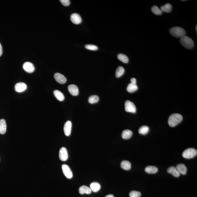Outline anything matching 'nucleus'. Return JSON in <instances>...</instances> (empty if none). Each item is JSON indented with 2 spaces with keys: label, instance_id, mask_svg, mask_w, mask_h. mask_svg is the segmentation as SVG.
<instances>
[{
  "label": "nucleus",
  "instance_id": "1",
  "mask_svg": "<svg viewBox=\"0 0 197 197\" xmlns=\"http://www.w3.org/2000/svg\"><path fill=\"white\" fill-rule=\"evenodd\" d=\"M182 115L178 114H174L169 117L168 122L170 126L174 127L182 122Z\"/></svg>",
  "mask_w": 197,
  "mask_h": 197
},
{
  "label": "nucleus",
  "instance_id": "2",
  "mask_svg": "<svg viewBox=\"0 0 197 197\" xmlns=\"http://www.w3.org/2000/svg\"><path fill=\"white\" fill-rule=\"evenodd\" d=\"M170 34L176 38H181L186 35V32L184 29L180 27L172 28L170 30Z\"/></svg>",
  "mask_w": 197,
  "mask_h": 197
},
{
  "label": "nucleus",
  "instance_id": "3",
  "mask_svg": "<svg viewBox=\"0 0 197 197\" xmlns=\"http://www.w3.org/2000/svg\"><path fill=\"white\" fill-rule=\"evenodd\" d=\"M180 42L182 46L187 49H192L194 46L192 39L186 35L180 38Z\"/></svg>",
  "mask_w": 197,
  "mask_h": 197
},
{
  "label": "nucleus",
  "instance_id": "4",
  "mask_svg": "<svg viewBox=\"0 0 197 197\" xmlns=\"http://www.w3.org/2000/svg\"><path fill=\"white\" fill-rule=\"evenodd\" d=\"M197 154V151L196 149L190 148L184 150L182 153V156L185 158L190 159L195 157Z\"/></svg>",
  "mask_w": 197,
  "mask_h": 197
},
{
  "label": "nucleus",
  "instance_id": "5",
  "mask_svg": "<svg viewBox=\"0 0 197 197\" xmlns=\"http://www.w3.org/2000/svg\"><path fill=\"white\" fill-rule=\"evenodd\" d=\"M125 109L126 112L134 113L136 112V108L134 104L130 100H126L125 103Z\"/></svg>",
  "mask_w": 197,
  "mask_h": 197
},
{
  "label": "nucleus",
  "instance_id": "6",
  "mask_svg": "<svg viewBox=\"0 0 197 197\" xmlns=\"http://www.w3.org/2000/svg\"><path fill=\"white\" fill-rule=\"evenodd\" d=\"M63 174L67 178L71 179L73 177V174L71 169L68 165L63 164L62 166Z\"/></svg>",
  "mask_w": 197,
  "mask_h": 197
},
{
  "label": "nucleus",
  "instance_id": "7",
  "mask_svg": "<svg viewBox=\"0 0 197 197\" xmlns=\"http://www.w3.org/2000/svg\"><path fill=\"white\" fill-rule=\"evenodd\" d=\"M59 159L62 161L67 160L68 158V152L66 148L62 147L59 151Z\"/></svg>",
  "mask_w": 197,
  "mask_h": 197
},
{
  "label": "nucleus",
  "instance_id": "8",
  "mask_svg": "<svg viewBox=\"0 0 197 197\" xmlns=\"http://www.w3.org/2000/svg\"><path fill=\"white\" fill-rule=\"evenodd\" d=\"M23 68L25 71L29 73L33 72L35 70L33 64L29 62H26L24 63Z\"/></svg>",
  "mask_w": 197,
  "mask_h": 197
},
{
  "label": "nucleus",
  "instance_id": "9",
  "mask_svg": "<svg viewBox=\"0 0 197 197\" xmlns=\"http://www.w3.org/2000/svg\"><path fill=\"white\" fill-rule=\"evenodd\" d=\"M72 127V124L71 121H68L66 122L64 127V131L65 136H69L71 135Z\"/></svg>",
  "mask_w": 197,
  "mask_h": 197
},
{
  "label": "nucleus",
  "instance_id": "10",
  "mask_svg": "<svg viewBox=\"0 0 197 197\" xmlns=\"http://www.w3.org/2000/svg\"><path fill=\"white\" fill-rule=\"evenodd\" d=\"M54 78L58 83L61 84H64L67 81V79L64 75L59 73H57L54 75Z\"/></svg>",
  "mask_w": 197,
  "mask_h": 197
},
{
  "label": "nucleus",
  "instance_id": "11",
  "mask_svg": "<svg viewBox=\"0 0 197 197\" xmlns=\"http://www.w3.org/2000/svg\"><path fill=\"white\" fill-rule=\"evenodd\" d=\"M27 85L26 84L23 82L17 83L15 84L14 88L16 92H22L26 90L27 89Z\"/></svg>",
  "mask_w": 197,
  "mask_h": 197
},
{
  "label": "nucleus",
  "instance_id": "12",
  "mask_svg": "<svg viewBox=\"0 0 197 197\" xmlns=\"http://www.w3.org/2000/svg\"><path fill=\"white\" fill-rule=\"evenodd\" d=\"M68 90L69 93L73 96H76L79 94L78 88L75 84H71L69 85Z\"/></svg>",
  "mask_w": 197,
  "mask_h": 197
},
{
  "label": "nucleus",
  "instance_id": "13",
  "mask_svg": "<svg viewBox=\"0 0 197 197\" xmlns=\"http://www.w3.org/2000/svg\"><path fill=\"white\" fill-rule=\"evenodd\" d=\"M71 20L72 23L76 25L79 24L82 21L81 17L77 13L72 14L71 15Z\"/></svg>",
  "mask_w": 197,
  "mask_h": 197
},
{
  "label": "nucleus",
  "instance_id": "14",
  "mask_svg": "<svg viewBox=\"0 0 197 197\" xmlns=\"http://www.w3.org/2000/svg\"><path fill=\"white\" fill-rule=\"evenodd\" d=\"M180 174L185 175L187 172V170L186 165L183 164H179L176 166Z\"/></svg>",
  "mask_w": 197,
  "mask_h": 197
},
{
  "label": "nucleus",
  "instance_id": "15",
  "mask_svg": "<svg viewBox=\"0 0 197 197\" xmlns=\"http://www.w3.org/2000/svg\"><path fill=\"white\" fill-rule=\"evenodd\" d=\"M79 192L81 194H91L92 191L90 188L86 186H80L79 188Z\"/></svg>",
  "mask_w": 197,
  "mask_h": 197
},
{
  "label": "nucleus",
  "instance_id": "16",
  "mask_svg": "<svg viewBox=\"0 0 197 197\" xmlns=\"http://www.w3.org/2000/svg\"><path fill=\"white\" fill-rule=\"evenodd\" d=\"M167 172L168 173L171 174L174 176L177 177V178L179 177L180 175V174L177 170L176 168L174 166H172L169 168L168 169Z\"/></svg>",
  "mask_w": 197,
  "mask_h": 197
},
{
  "label": "nucleus",
  "instance_id": "17",
  "mask_svg": "<svg viewBox=\"0 0 197 197\" xmlns=\"http://www.w3.org/2000/svg\"><path fill=\"white\" fill-rule=\"evenodd\" d=\"M7 126L6 121L4 119L0 120V134H5L6 132Z\"/></svg>",
  "mask_w": 197,
  "mask_h": 197
},
{
  "label": "nucleus",
  "instance_id": "18",
  "mask_svg": "<svg viewBox=\"0 0 197 197\" xmlns=\"http://www.w3.org/2000/svg\"><path fill=\"white\" fill-rule=\"evenodd\" d=\"M158 171V168L153 166H148L145 169V172L149 174H155Z\"/></svg>",
  "mask_w": 197,
  "mask_h": 197
},
{
  "label": "nucleus",
  "instance_id": "19",
  "mask_svg": "<svg viewBox=\"0 0 197 197\" xmlns=\"http://www.w3.org/2000/svg\"><path fill=\"white\" fill-rule=\"evenodd\" d=\"M100 185L97 182H93L90 185V188L91 191L94 192H96L98 191L100 189Z\"/></svg>",
  "mask_w": 197,
  "mask_h": 197
},
{
  "label": "nucleus",
  "instance_id": "20",
  "mask_svg": "<svg viewBox=\"0 0 197 197\" xmlns=\"http://www.w3.org/2000/svg\"><path fill=\"white\" fill-rule=\"evenodd\" d=\"M133 132L129 130H125L123 132L122 136L124 139H129L132 137Z\"/></svg>",
  "mask_w": 197,
  "mask_h": 197
},
{
  "label": "nucleus",
  "instance_id": "21",
  "mask_svg": "<svg viewBox=\"0 0 197 197\" xmlns=\"http://www.w3.org/2000/svg\"><path fill=\"white\" fill-rule=\"evenodd\" d=\"M121 167L124 170H128L131 168V164L129 161H123L122 162L121 164Z\"/></svg>",
  "mask_w": 197,
  "mask_h": 197
},
{
  "label": "nucleus",
  "instance_id": "22",
  "mask_svg": "<svg viewBox=\"0 0 197 197\" xmlns=\"http://www.w3.org/2000/svg\"><path fill=\"white\" fill-rule=\"evenodd\" d=\"M138 89V87L136 84H134L131 83L128 85L127 88L128 92L130 93L135 92Z\"/></svg>",
  "mask_w": 197,
  "mask_h": 197
},
{
  "label": "nucleus",
  "instance_id": "23",
  "mask_svg": "<svg viewBox=\"0 0 197 197\" xmlns=\"http://www.w3.org/2000/svg\"><path fill=\"white\" fill-rule=\"evenodd\" d=\"M54 94L55 97L59 101H63L64 100V95L60 91L58 90H55L54 91Z\"/></svg>",
  "mask_w": 197,
  "mask_h": 197
},
{
  "label": "nucleus",
  "instance_id": "24",
  "mask_svg": "<svg viewBox=\"0 0 197 197\" xmlns=\"http://www.w3.org/2000/svg\"><path fill=\"white\" fill-rule=\"evenodd\" d=\"M172 5L170 3H167L161 7V11L164 12L169 13L172 10Z\"/></svg>",
  "mask_w": 197,
  "mask_h": 197
},
{
  "label": "nucleus",
  "instance_id": "25",
  "mask_svg": "<svg viewBox=\"0 0 197 197\" xmlns=\"http://www.w3.org/2000/svg\"><path fill=\"white\" fill-rule=\"evenodd\" d=\"M125 69L122 66H119L116 71V75L117 78L120 77L122 76L125 73Z\"/></svg>",
  "mask_w": 197,
  "mask_h": 197
},
{
  "label": "nucleus",
  "instance_id": "26",
  "mask_svg": "<svg viewBox=\"0 0 197 197\" xmlns=\"http://www.w3.org/2000/svg\"><path fill=\"white\" fill-rule=\"evenodd\" d=\"M149 129L148 127L146 126H141L139 129V133L142 135H146L149 132Z\"/></svg>",
  "mask_w": 197,
  "mask_h": 197
},
{
  "label": "nucleus",
  "instance_id": "27",
  "mask_svg": "<svg viewBox=\"0 0 197 197\" xmlns=\"http://www.w3.org/2000/svg\"><path fill=\"white\" fill-rule=\"evenodd\" d=\"M118 58L120 61L123 63H127L129 62V58L126 55L123 54H119L118 55Z\"/></svg>",
  "mask_w": 197,
  "mask_h": 197
},
{
  "label": "nucleus",
  "instance_id": "28",
  "mask_svg": "<svg viewBox=\"0 0 197 197\" xmlns=\"http://www.w3.org/2000/svg\"><path fill=\"white\" fill-rule=\"evenodd\" d=\"M99 100L100 99H99L98 96L96 95H93L90 96L88 98V101L90 104H94L98 102L99 101Z\"/></svg>",
  "mask_w": 197,
  "mask_h": 197
},
{
  "label": "nucleus",
  "instance_id": "29",
  "mask_svg": "<svg viewBox=\"0 0 197 197\" xmlns=\"http://www.w3.org/2000/svg\"><path fill=\"white\" fill-rule=\"evenodd\" d=\"M152 11L154 14L157 15H161L162 14V11L158 7L154 6L152 8Z\"/></svg>",
  "mask_w": 197,
  "mask_h": 197
},
{
  "label": "nucleus",
  "instance_id": "30",
  "mask_svg": "<svg viewBox=\"0 0 197 197\" xmlns=\"http://www.w3.org/2000/svg\"><path fill=\"white\" fill-rule=\"evenodd\" d=\"M141 195V193L137 191H132L129 194L130 197H140Z\"/></svg>",
  "mask_w": 197,
  "mask_h": 197
},
{
  "label": "nucleus",
  "instance_id": "31",
  "mask_svg": "<svg viewBox=\"0 0 197 197\" xmlns=\"http://www.w3.org/2000/svg\"><path fill=\"white\" fill-rule=\"evenodd\" d=\"M85 47L87 49L91 51H96L98 49L97 46L93 45H85Z\"/></svg>",
  "mask_w": 197,
  "mask_h": 197
},
{
  "label": "nucleus",
  "instance_id": "32",
  "mask_svg": "<svg viewBox=\"0 0 197 197\" xmlns=\"http://www.w3.org/2000/svg\"><path fill=\"white\" fill-rule=\"evenodd\" d=\"M60 1L62 5L64 6H68L70 4V1L69 0H61Z\"/></svg>",
  "mask_w": 197,
  "mask_h": 197
},
{
  "label": "nucleus",
  "instance_id": "33",
  "mask_svg": "<svg viewBox=\"0 0 197 197\" xmlns=\"http://www.w3.org/2000/svg\"><path fill=\"white\" fill-rule=\"evenodd\" d=\"M131 83H134V84H136V82H137V80L134 78H132L131 79Z\"/></svg>",
  "mask_w": 197,
  "mask_h": 197
},
{
  "label": "nucleus",
  "instance_id": "34",
  "mask_svg": "<svg viewBox=\"0 0 197 197\" xmlns=\"http://www.w3.org/2000/svg\"><path fill=\"white\" fill-rule=\"evenodd\" d=\"M3 53L2 47L1 43H0V57L2 55Z\"/></svg>",
  "mask_w": 197,
  "mask_h": 197
},
{
  "label": "nucleus",
  "instance_id": "35",
  "mask_svg": "<svg viewBox=\"0 0 197 197\" xmlns=\"http://www.w3.org/2000/svg\"><path fill=\"white\" fill-rule=\"evenodd\" d=\"M105 197H114V196L112 195H108L106 196Z\"/></svg>",
  "mask_w": 197,
  "mask_h": 197
},
{
  "label": "nucleus",
  "instance_id": "36",
  "mask_svg": "<svg viewBox=\"0 0 197 197\" xmlns=\"http://www.w3.org/2000/svg\"><path fill=\"white\" fill-rule=\"evenodd\" d=\"M197 25L196 26V32H197Z\"/></svg>",
  "mask_w": 197,
  "mask_h": 197
}]
</instances>
